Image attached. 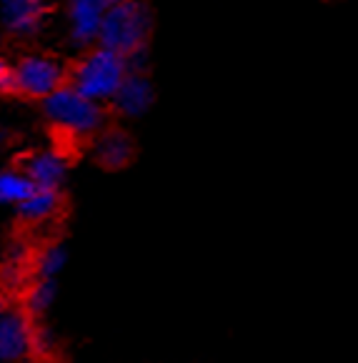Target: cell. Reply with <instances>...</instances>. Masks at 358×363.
I'll return each instance as SVG.
<instances>
[{
  "instance_id": "5bb4252c",
  "label": "cell",
  "mask_w": 358,
  "mask_h": 363,
  "mask_svg": "<svg viewBox=\"0 0 358 363\" xmlns=\"http://www.w3.org/2000/svg\"><path fill=\"white\" fill-rule=\"evenodd\" d=\"M50 301H53V284H50L48 278H40V281H35V284L28 286V291H26V311L30 315L43 313V311L50 306Z\"/></svg>"
},
{
  "instance_id": "7c38bea8",
  "label": "cell",
  "mask_w": 358,
  "mask_h": 363,
  "mask_svg": "<svg viewBox=\"0 0 358 363\" xmlns=\"http://www.w3.org/2000/svg\"><path fill=\"white\" fill-rule=\"evenodd\" d=\"M63 263H65V253H63V248H60V246H45V248H40V251L30 256V268L40 278L55 276V273L63 268Z\"/></svg>"
},
{
  "instance_id": "8fae6325",
  "label": "cell",
  "mask_w": 358,
  "mask_h": 363,
  "mask_svg": "<svg viewBox=\"0 0 358 363\" xmlns=\"http://www.w3.org/2000/svg\"><path fill=\"white\" fill-rule=\"evenodd\" d=\"M45 13V0H3V16L11 30L33 33Z\"/></svg>"
},
{
  "instance_id": "52a82bcc",
  "label": "cell",
  "mask_w": 358,
  "mask_h": 363,
  "mask_svg": "<svg viewBox=\"0 0 358 363\" xmlns=\"http://www.w3.org/2000/svg\"><path fill=\"white\" fill-rule=\"evenodd\" d=\"M106 0H70V21H73V43L88 45L98 38L101 18L106 13Z\"/></svg>"
},
{
  "instance_id": "9c48e42d",
  "label": "cell",
  "mask_w": 358,
  "mask_h": 363,
  "mask_svg": "<svg viewBox=\"0 0 358 363\" xmlns=\"http://www.w3.org/2000/svg\"><path fill=\"white\" fill-rule=\"evenodd\" d=\"M113 103H116V108L121 113L140 116V113L153 103V88H150L148 78H143V75H138V73L125 75L123 83L113 93Z\"/></svg>"
},
{
  "instance_id": "9a60e30c",
  "label": "cell",
  "mask_w": 358,
  "mask_h": 363,
  "mask_svg": "<svg viewBox=\"0 0 358 363\" xmlns=\"http://www.w3.org/2000/svg\"><path fill=\"white\" fill-rule=\"evenodd\" d=\"M3 93H16V86H13V70H8V65L0 60V96Z\"/></svg>"
},
{
  "instance_id": "ba28073f",
  "label": "cell",
  "mask_w": 358,
  "mask_h": 363,
  "mask_svg": "<svg viewBox=\"0 0 358 363\" xmlns=\"http://www.w3.org/2000/svg\"><path fill=\"white\" fill-rule=\"evenodd\" d=\"M60 206H63V201H60L58 188L35 186V191L21 201V220L28 228L43 225V223H48L53 216L60 213Z\"/></svg>"
},
{
  "instance_id": "7a4b0ae2",
  "label": "cell",
  "mask_w": 358,
  "mask_h": 363,
  "mask_svg": "<svg viewBox=\"0 0 358 363\" xmlns=\"http://www.w3.org/2000/svg\"><path fill=\"white\" fill-rule=\"evenodd\" d=\"M43 108L55 133L65 135L68 143L96 133L103 123V111L98 108V103L83 96L81 91H75L73 86H58L53 93H48Z\"/></svg>"
},
{
  "instance_id": "8992f818",
  "label": "cell",
  "mask_w": 358,
  "mask_h": 363,
  "mask_svg": "<svg viewBox=\"0 0 358 363\" xmlns=\"http://www.w3.org/2000/svg\"><path fill=\"white\" fill-rule=\"evenodd\" d=\"M93 155L108 171H121L135 158V143L125 130L108 128L98 135L96 145H93Z\"/></svg>"
},
{
  "instance_id": "3957f363",
  "label": "cell",
  "mask_w": 358,
  "mask_h": 363,
  "mask_svg": "<svg viewBox=\"0 0 358 363\" xmlns=\"http://www.w3.org/2000/svg\"><path fill=\"white\" fill-rule=\"evenodd\" d=\"M125 75H128L125 55L103 45V48L93 50L86 58L78 60L70 68L68 80L70 86L75 91H81L83 96L93 98V101H101V98H113V93L123 83Z\"/></svg>"
},
{
  "instance_id": "4fadbf2b",
  "label": "cell",
  "mask_w": 358,
  "mask_h": 363,
  "mask_svg": "<svg viewBox=\"0 0 358 363\" xmlns=\"http://www.w3.org/2000/svg\"><path fill=\"white\" fill-rule=\"evenodd\" d=\"M35 191V183L30 178H23L18 173H0V201H16L21 203L23 198H28Z\"/></svg>"
},
{
  "instance_id": "5b68a950",
  "label": "cell",
  "mask_w": 358,
  "mask_h": 363,
  "mask_svg": "<svg viewBox=\"0 0 358 363\" xmlns=\"http://www.w3.org/2000/svg\"><path fill=\"white\" fill-rule=\"evenodd\" d=\"M35 353V328L28 311H0V361H18Z\"/></svg>"
},
{
  "instance_id": "30bf717a",
  "label": "cell",
  "mask_w": 358,
  "mask_h": 363,
  "mask_svg": "<svg viewBox=\"0 0 358 363\" xmlns=\"http://www.w3.org/2000/svg\"><path fill=\"white\" fill-rule=\"evenodd\" d=\"M23 171L28 173L35 186L40 188H58L65 173V160L58 153H30L23 158Z\"/></svg>"
},
{
  "instance_id": "277c9868",
  "label": "cell",
  "mask_w": 358,
  "mask_h": 363,
  "mask_svg": "<svg viewBox=\"0 0 358 363\" xmlns=\"http://www.w3.org/2000/svg\"><path fill=\"white\" fill-rule=\"evenodd\" d=\"M13 86L21 96L45 98L58 86H63V70L50 58H40V55L23 58L18 68L13 70Z\"/></svg>"
},
{
  "instance_id": "6da1fadb",
  "label": "cell",
  "mask_w": 358,
  "mask_h": 363,
  "mask_svg": "<svg viewBox=\"0 0 358 363\" xmlns=\"http://www.w3.org/2000/svg\"><path fill=\"white\" fill-rule=\"evenodd\" d=\"M153 30V16L143 0H116L106 8L98 38L106 48L125 55H140Z\"/></svg>"
}]
</instances>
